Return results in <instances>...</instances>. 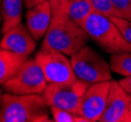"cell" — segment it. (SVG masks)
Returning a JSON list of instances; mask_svg holds the SVG:
<instances>
[{"label": "cell", "mask_w": 131, "mask_h": 122, "mask_svg": "<svg viewBox=\"0 0 131 122\" xmlns=\"http://www.w3.org/2000/svg\"><path fill=\"white\" fill-rule=\"evenodd\" d=\"M111 81L90 84L82 96L78 114L88 122L99 121L107 105Z\"/></svg>", "instance_id": "ba28073f"}, {"label": "cell", "mask_w": 131, "mask_h": 122, "mask_svg": "<svg viewBox=\"0 0 131 122\" xmlns=\"http://www.w3.org/2000/svg\"><path fill=\"white\" fill-rule=\"evenodd\" d=\"M27 57L17 54L15 52L1 49L0 50V83L3 84L16 73L27 62Z\"/></svg>", "instance_id": "7c38bea8"}, {"label": "cell", "mask_w": 131, "mask_h": 122, "mask_svg": "<svg viewBox=\"0 0 131 122\" xmlns=\"http://www.w3.org/2000/svg\"><path fill=\"white\" fill-rule=\"evenodd\" d=\"M90 37L84 28L70 19L68 15L56 14L53 15L42 46L71 57L85 47Z\"/></svg>", "instance_id": "7a4b0ae2"}, {"label": "cell", "mask_w": 131, "mask_h": 122, "mask_svg": "<svg viewBox=\"0 0 131 122\" xmlns=\"http://www.w3.org/2000/svg\"><path fill=\"white\" fill-rule=\"evenodd\" d=\"M48 83H68L77 80L71 60L60 51L41 47L35 56Z\"/></svg>", "instance_id": "52a82bcc"}, {"label": "cell", "mask_w": 131, "mask_h": 122, "mask_svg": "<svg viewBox=\"0 0 131 122\" xmlns=\"http://www.w3.org/2000/svg\"><path fill=\"white\" fill-rule=\"evenodd\" d=\"M52 10H53V15L56 14H67L68 12V7L71 2V0H49Z\"/></svg>", "instance_id": "ffe728a7"}, {"label": "cell", "mask_w": 131, "mask_h": 122, "mask_svg": "<svg viewBox=\"0 0 131 122\" xmlns=\"http://www.w3.org/2000/svg\"><path fill=\"white\" fill-rule=\"evenodd\" d=\"M3 34L0 45L1 49H6L27 57L35 50L36 40L33 38L27 26L23 25L22 22Z\"/></svg>", "instance_id": "30bf717a"}, {"label": "cell", "mask_w": 131, "mask_h": 122, "mask_svg": "<svg viewBox=\"0 0 131 122\" xmlns=\"http://www.w3.org/2000/svg\"><path fill=\"white\" fill-rule=\"evenodd\" d=\"M71 66L77 79L89 84L111 81V65L90 46L83 47L71 56Z\"/></svg>", "instance_id": "277c9868"}, {"label": "cell", "mask_w": 131, "mask_h": 122, "mask_svg": "<svg viewBox=\"0 0 131 122\" xmlns=\"http://www.w3.org/2000/svg\"><path fill=\"white\" fill-rule=\"evenodd\" d=\"M48 82L37 61L28 60L3 84L6 92L15 95L41 94Z\"/></svg>", "instance_id": "5b68a950"}, {"label": "cell", "mask_w": 131, "mask_h": 122, "mask_svg": "<svg viewBox=\"0 0 131 122\" xmlns=\"http://www.w3.org/2000/svg\"><path fill=\"white\" fill-rule=\"evenodd\" d=\"M112 2L118 18L131 21V0H112Z\"/></svg>", "instance_id": "ac0fdd59"}, {"label": "cell", "mask_w": 131, "mask_h": 122, "mask_svg": "<svg viewBox=\"0 0 131 122\" xmlns=\"http://www.w3.org/2000/svg\"><path fill=\"white\" fill-rule=\"evenodd\" d=\"M50 105L41 94L1 96V122H46L49 119Z\"/></svg>", "instance_id": "6da1fadb"}, {"label": "cell", "mask_w": 131, "mask_h": 122, "mask_svg": "<svg viewBox=\"0 0 131 122\" xmlns=\"http://www.w3.org/2000/svg\"><path fill=\"white\" fill-rule=\"evenodd\" d=\"M131 94L125 91L117 81H111L105 111L99 122H124L130 111Z\"/></svg>", "instance_id": "9c48e42d"}, {"label": "cell", "mask_w": 131, "mask_h": 122, "mask_svg": "<svg viewBox=\"0 0 131 122\" xmlns=\"http://www.w3.org/2000/svg\"><path fill=\"white\" fill-rule=\"evenodd\" d=\"M93 12L94 10L89 0H71L67 14L70 19L81 27Z\"/></svg>", "instance_id": "5bb4252c"}, {"label": "cell", "mask_w": 131, "mask_h": 122, "mask_svg": "<svg viewBox=\"0 0 131 122\" xmlns=\"http://www.w3.org/2000/svg\"><path fill=\"white\" fill-rule=\"evenodd\" d=\"M53 18V10L49 0L27 9L26 14L27 28L35 40L47 33Z\"/></svg>", "instance_id": "8fae6325"}, {"label": "cell", "mask_w": 131, "mask_h": 122, "mask_svg": "<svg viewBox=\"0 0 131 122\" xmlns=\"http://www.w3.org/2000/svg\"><path fill=\"white\" fill-rule=\"evenodd\" d=\"M113 71L123 76L131 75V52L113 54L110 59Z\"/></svg>", "instance_id": "9a60e30c"}, {"label": "cell", "mask_w": 131, "mask_h": 122, "mask_svg": "<svg viewBox=\"0 0 131 122\" xmlns=\"http://www.w3.org/2000/svg\"><path fill=\"white\" fill-rule=\"evenodd\" d=\"M89 85L79 79L68 83H48L42 96L50 106H57L78 114L82 96Z\"/></svg>", "instance_id": "8992f818"}, {"label": "cell", "mask_w": 131, "mask_h": 122, "mask_svg": "<svg viewBox=\"0 0 131 122\" xmlns=\"http://www.w3.org/2000/svg\"><path fill=\"white\" fill-rule=\"evenodd\" d=\"M124 122H131V111H129L128 114L126 115L125 121H124Z\"/></svg>", "instance_id": "603a6c76"}, {"label": "cell", "mask_w": 131, "mask_h": 122, "mask_svg": "<svg viewBox=\"0 0 131 122\" xmlns=\"http://www.w3.org/2000/svg\"><path fill=\"white\" fill-rule=\"evenodd\" d=\"M45 1H47V0H24V5L27 9H29V8H32L34 6L38 5Z\"/></svg>", "instance_id": "7402d4cb"}, {"label": "cell", "mask_w": 131, "mask_h": 122, "mask_svg": "<svg viewBox=\"0 0 131 122\" xmlns=\"http://www.w3.org/2000/svg\"><path fill=\"white\" fill-rule=\"evenodd\" d=\"M130 111H131V104H130Z\"/></svg>", "instance_id": "cb8c5ba5"}, {"label": "cell", "mask_w": 131, "mask_h": 122, "mask_svg": "<svg viewBox=\"0 0 131 122\" xmlns=\"http://www.w3.org/2000/svg\"><path fill=\"white\" fill-rule=\"evenodd\" d=\"M89 2L92 5L95 13L108 18L118 17L112 0H89Z\"/></svg>", "instance_id": "e0dca14e"}, {"label": "cell", "mask_w": 131, "mask_h": 122, "mask_svg": "<svg viewBox=\"0 0 131 122\" xmlns=\"http://www.w3.org/2000/svg\"><path fill=\"white\" fill-rule=\"evenodd\" d=\"M53 121L56 122H88L84 117L78 115L74 112L63 109L57 106H50Z\"/></svg>", "instance_id": "2e32d148"}, {"label": "cell", "mask_w": 131, "mask_h": 122, "mask_svg": "<svg viewBox=\"0 0 131 122\" xmlns=\"http://www.w3.org/2000/svg\"><path fill=\"white\" fill-rule=\"evenodd\" d=\"M118 82H119L120 86H121L122 88L124 89L125 91H127L128 93L131 94V75L125 76L124 78L120 79Z\"/></svg>", "instance_id": "44dd1931"}, {"label": "cell", "mask_w": 131, "mask_h": 122, "mask_svg": "<svg viewBox=\"0 0 131 122\" xmlns=\"http://www.w3.org/2000/svg\"><path fill=\"white\" fill-rule=\"evenodd\" d=\"M111 19L115 23V26L118 28L122 36L125 38L126 41L131 44V21L118 17H113Z\"/></svg>", "instance_id": "d6986e66"}, {"label": "cell", "mask_w": 131, "mask_h": 122, "mask_svg": "<svg viewBox=\"0 0 131 122\" xmlns=\"http://www.w3.org/2000/svg\"><path fill=\"white\" fill-rule=\"evenodd\" d=\"M81 27L87 32L90 39L106 53L113 55L131 52V44L122 36L111 18L93 12Z\"/></svg>", "instance_id": "3957f363"}, {"label": "cell", "mask_w": 131, "mask_h": 122, "mask_svg": "<svg viewBox=\"0 0 131 122\" xmlns=\"http://www.w3.org/2000/svg\"><path fill=\"white\" fill-rule=\"evenodd\" d=\"M24 0H2V33L22 22Z\"/></svg>", "instance_id": "4fadbf2b"}]
</instances>
